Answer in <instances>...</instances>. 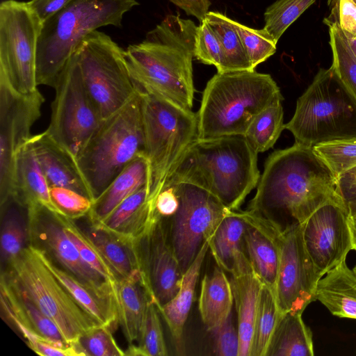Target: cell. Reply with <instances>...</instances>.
<instances>
[{
  "label": "cell",
  "instance_id": "d590c367",
  "mask_svg": "<svg viewBox=\"0 0 356 356\" xmlns=\"http://www.w3.org/2000/svg\"><path fill=\"white\" fill-rule=\"evenodd\" d=\"M2 224L1 231V258L6 263L19 254L28 244L26 220L21 211L24 208L9 198L1 204Z\"/></svg>",
  "mask_w": 356,
  "mask_h": 356
},
{
  "label": "cell",
  "instance_id": "e575fe53",
  "mask_svg": "<svg viewBox=\"0 0 356 356\" xmlns=\"http://www.w3.org/2000/svg\"><path fill=\"white\" fill-rule=\"evenodd\" d=\"M284 129L282 101L270 104L250 122L244 137L257 152L272 148Z\"/></svg>",
  "mask_w": 356,
  "mask_h": 356
},
{
  "label": "cell",
  "instance_id": "1f68e13d",
  "mask_svg": "<svg viewBox=\"0 0 356 356\" xmlns=\"http://www.w3.org/2000/svg\"><path fill=\"white\" fill-rule=\"evenodd\" d=\"M312 333L302 314H280L266 356H313Z\"/></svg>",
  "mask_w": 356,
  "mask_h": 356
},
{
  "label": "cell",
  "instance_id": "8992f818",
  "mask_svg": "<svg viewBox=\"0 0 356 356\" xmlns=\"http://www.w3.org/2000/svg\"><path fill=\"white\" fill-rule=\"evenodd\" d=\"M142 92L104 120L76 159L94 200L129 163L145 154Z\"/></svg>",
  "mask_w": 356,
  "mask_h": 356
},
{
  "label": "cell",
  "instance_id": "f546056e",
  "mask_svg": "<svg viewBox=\"0 0 356 356\" xmlns=\"http://www.w3.org/2000/svg\"><path fill=\"white\" fill-rule=\"evenodd\" d=\"M35 249L46 267L86 312L101 325L109 326L113 330L117 327L118 321L115 300L97 296L75 277L54 263L44 252Z\"/></svg>",
  "mask_w": 356,
  "mask_h": 356
},
{
  "label": "cell",
  "instance_id": "ba28073f",
  "mask_svg": "<svg viewBox=\"0 0 356 356\" xmlns=\"http://www.w3.org/2000/svg\"><path fill=\"white\" fill-rule=\"evenodd\" d=\"M5 264L1 274L54 321L68 344L101 325L50 272L32 245Z\"/></svg>",
  "mask_w": 356,
  "mask_h": 356
},
{
  "label": "cell",
  "instance_id": "3957f363",
  "mask_svg": "<svg viewBox=\"0 0 356 356\" xmlns=\"http://www.w3.org/2000/svg\"><path fill=\"white\" fill-rule=\"evenodd\" d=\"M257 154L242 135L197 138L184 152L165 181L197 186L229 210L237 211L258 184Z\"/></svg>",
  "mask_w": 356,
  "mask_h": 356
},
{
  "label": "cell",
  "instance_id": "4dcf8cb0",
  "mask_svg": "<svg viewBox=\"0 0 356 356\" xmlns=\"http://www.w3.org/2000/svg\"><path fill=\"white\" fill-rule=\"evenodd\" d=\"M234 296L232 284L224 270L216 267L201 282L199 312L209 331L222 323L232 314Z\"/></svg>",
  "mask_w": 356,
  "mask_h": 356
},
{
  "label": "cell",
  "instance_id": "7dc6e473",
  "mask_svg": "<svg viewBox=\"0 0 356 356\" xmlns=\"http://www.w3.org/2000/svg\"><path fill=\"white\" fill-rule=\"evenodd\" d=\"M331 12L323 22L336 23L348 39L356 38V1L328 0Z\"/></svg>",
  "mask_w": 356,
  "mask_h": 356
},
{
  "label": "cell",
  "instance_id": "83f0119b",
  "mask_svg": "<svg viewBox=\"0 0 356 356\" xmlns=\"http://www.w3.org/2000/svg\"><path fill=\"white\" fill-rule=\"evenodd\" d=\"M209 249L208 240L203 244L193 262L184 273L181 286L177 295L168 303L159 308L178 351L182 350L184 325L192 307L197 282Z\"/></svg>",
  "mask_w": 356,
  "mask_h": 356
},
{
  "label": "cell",
  "instance_id": "f907efd6",
  "mask_svg": "<svg viewBox=\"0 0 356 356\" xmlns=\"http://www.w3.org/2000/svg\"><path fill=\"white\" fill-rule=\"evenodd\" d=\"M187 15H192L201 22L209 11V0H169Z\"/></svg>",
  "mask_w": 356,
  "mask_h": 356
},
{
  "label": "cell",
  "instance_id": "db71d44e",
  "mask_svg": "<svg viewBox=\"0 0 356 356\" xmlns=\"http://www.w3.org/2000/svg\"><path fill=\"white\" fill-rule=\"evenodd\" d=\"M340 177L356 182V167L349 170Z\"/></svg>",
  "mask_w": 356,
  "mask_h": 356
},
{
  "label": "cell",
  "instance_id": "f35d334b",
  "mask_svg": "<svg viewBox=\"0 0 356 356\" xmlns=\"http://www.w3.org/2000/svg\"><path fill=\"white\" fill-rule=\"evenodd\" d=\"M63 229L77 248L82 259L108 283L115 286L118 280L96 245L86 233L76 222L75 220L57 213Z\"/></svg>",
  "mask_w": 356,
  "mask_h": 356
},
{
  "label": "cell",
  "instance_id": "9f6ffc18",
  "mask_svg": "<svg viewBox=\"0 0 356 356\" xmlns=\"http://www.w3.org/2000/svg\"><path fill=\"white\" fill-rule=\"evenodd\" d=\"M353 270L355 271V273H356V265L353 267Z\"/></svg>",
  "mask_w": 356,
  "mask_h": 356
},
{
  "label": "cell",
  "instance_id": "5bb4252c",
  "mask_svg": "<svg viewBox=\"0 0 356 356\" xmlns=\"http://www.w3.org/2000/svg\"><path fill=\"white\" fill-rule=\"evenodd\" d=\"M275 239L280 264L274 294L281 314H302L315 300L321 277L309 256L302 237V224L291 223L277 227Z\"/></svg>",
  "mask_w": 356,
  "mask_h": 356
},
{
  "label": "cell",
  "instance_id": "f1b7e54d",
  "mask_svg": "<svg viewBox=\"0 0 356 356\" xmlns=\"http://www.w3.org/2000/svg\"><path fill=\"white\" fill-rule=\"evenodd\" d=\"M232 288L237 314L238 356H250L259 299L263 284L252 271L232 276Z\"/></svg>",
  "mask_w": 356,
  "mask_h": 356
},
{
  "label": "cell",
  "instance_id": "c3c4849f",
  "mask_svg": "<svg viewBox=\"0 0 356 356\" xmlns=\"http://www.w3.org/2000/svg\"><path fill=\"white\" fill-rule=\"evenodd\" d=\"M214 353L220 356H238L239 336L232 314L219 326L212 331Z\"/></svg>",
  "mask_w": 356,
  "mask_h": 356
},
{
  "label": "cell",
  "instance_id": "ee69618b",
  "mask_svg": "<svg viewBox=\"0 0 356 356\" xmlns=\"http://www.w3.org/2000/svg\"><path fill=\"white\" fill-rule=\"evenodd\" d=\"M253 70L276 51L277 42L265 29H254L234 21Z\"/></svg>",
  "mask_w": 356,
  "mask_h": 356
},
{
  "label": "cell",
  "instance_id": "277c9868",
  "mask_svg": "<svg viewBox=\"0 0 356 356\" xmlns=\"http://www.w3.org/2000/svg\"><path fill=\"white\" fill-rule=\"evenodd\" d=\"M283 97L268 74L253 70L217 72L202 93L197 117V138L243 136L264 109Z\"/></svg>",
  "mask_w": 356,
  "mask_h": 356
},
{
  "label": "cell",
  "instance_id": "484cf974",
  "mask_svg": "<svg viewBox=\"0 0 356 356\" xmlns=\"http://www.w3.org/2000/svg\"><path fill=\"white\" fill-rule=\"evenodd\" d=\"M115 294L118 325L129 345L134 343L139 339L147 302L153 298L141 273L118 280Z\"/></svg>",
  "mask_w": 356,
  "mask_h": 356
},
{
  "label": "cell",
  "instance_id": "b9f144b4",
  "mask_svg": "<svg viewBox=\"0 0 356 356\" xmlns=\"http://www.w3.org/2000/svg\"><path fill=\"white\" fill-rule=\"evenodd\" d=\"M312 148L337 179L356 167V137L320 143Z\"/></svg>",
  "mask_w": 356,
  "mask_h": 356
},
{
  "label": "cell",
  "instance_id": "11a10c76",
  "mask_svg": "<svg viewBox=\"0 0 356 356\" xmlns=\"http://www.w3.org/2000/svg\"><path fill=\"white\" fill-rule=\"evenodd\" d=\"M350 43V45L356 56V38L354 39H348Z\"/></svg>",
  "mask_w": 356,
  "mask_h": 356
},
{
  "label": "cell",
  "instance_id": "7402d4cb",
  "mask_svg": "<svg viewBox=\"0 0 356 356\" xmlns=\"http://www.w3.org/2000/svg\"><path fill=\"white\" fill-rule=\"evenodd\" d=\"M31 140L49 186L75 190L94 201L75 158L44 131L32 136Z\"/></svg>",
  "mask_w": 356,
  "mask_h": 356
},
{
  "label": "cell",
  "instance_id": "60d3db41",
  "mask_svg": "<svg viewBox=\"0 0 356 356\" xmlns=\"http://www.w3.org/2000/svg\"><path fill=\"white\" fill-rule=\"evenodd\" d=\"M316 0H277L264 13L263 28L277 42L289 26Z\"/></svg>",
  "mask_w": 356,
  "mask_h": 356
},
{
  "label": "cell",
  "instance_id": "6f0895ef",
  "mask_svg": "<svg viewBox=\"0 0 356 356\" xmlns=\"http://www.w3.org/2000/svg\"><path fill=\"white\" fill-rule=\"evenodd\" d=\"M356 1V0H355Z\"/></svg>",
  "mask_w": 356,
  "mask_h": 356
},
{
  "label": "cell",
  "instance_id": "e0dca14e",
  "mask_svg": "<svg viewBox=\"0 0 356 356\" xmlns=\"http://www.w3.org/2000/svg\"><path fill=\"white\" fill-rule=\"evenodd\" d=\"M346 204L327 203L315 211L302 224L307 252L322 277L346 260L353 250Z\"/></svg>",
  "mask_w": 356,
  "mask_h": 356
},
{
  "label": "cell",
  "instance_id": "d4e9b609",
  "mask_svg": "<svg viewBox=\"0 0 356 356\" xmlns=\"http://www.w3.org/2000/svg\"><path fill=\"white\" fill-rule=\"evenodd\" d=\"M149 165L145 154H140L123 168L93 201L87 217L90 224L104 220L131 195L148 185Z\"/></svg>",
  "mask_w": 356,
  "mask_h": 356
},
{
  "label": "cell",
  "instance_id": "6da1fadb",
  "mask_svg": "<svg viewBox=\"0 0 356 356\" xmlns=\"http://www.w3.org/2000/svg\"><path fill=\"white\" fill-rule=\"evenodd\" d=\"M330 202L346 204L338 179L312 147L295 143L268 157L247 210L280 224H303Z\"/></svg>",
  "mask_w": 356,
  "mask_h": 356
},
{
  "label": "cell",
  "instance_id": "d6986e66",
  "mask_svg": "<svg viewBox=\"0 0 356 356\" xmlns=\"http://www.w3.org/2000/svg\"><path fill=\"white\" fill-rule=\"evenodd\" d=\"M0 286L2 311L23 336L31 334L41 340L64 348L72 346L65 341L54 321L3 274Z\"/></svg>",
  "mask_w": 356,
  "mask_h": 356
},
{
  "label": "cell",
  "instance_id": "9c48e42d",
  "mask_svg": "<svg viewBox=\"0 0 356 356\" xmlns=\"http://www.w3.org/2000/svg\"><path fill=\"white\" fill-rule=\"evenodd\" d=\"M142 95L149 195L155 198L181 156L197 138V117L192 110L162 98L143 92Z\"/></svg>",
  "mask_w": 356,
  "mask_h": 356
},
{
  "label": "cell",
  "instance_id": "f5cc1de1",
  "mask_svg": "<svg viewBox=\"0 0 356 356\" xmlns=\"http://www.w3.org/2000/svg\"><path fill=\"white\" fill-rule=\"evenodd\" d=\"M346 205L349 210L348 224L352 236L353 250L356 251V204Z\"/></svg>",
  "mask_w": 356,
  "mask_h": 356
},
{
  "label": "cell",
  "instance_id": "cb8c5ba5",
  "mask_svg": "<svg viewBox=\"0 0 356 356\" xmlns=\"http://www.w3.org/2000/svg\"><path fill=\"white\" fill-rule=\"evenodd\" d=\"M245 222L231 211L209 239V246L218 267L232 276L252 271L245 248Z\"/></svg>",
  "mask_w": 356,
  "mask_h": 356
},
{
  "label": "cell",
  "instance_id": "7bdbcfd3",
  "mask_svg": "<svg viewBox=\"0 0 356 356\" xmlns=\"http://www.w3.org/2000/svg\"><path fill=\"white\" fill-rule=\"evenodd\" d=\"M194 58L202 63L214 65L217 69V72H228L226 58L220 42L204 19L197 27Z\"/></svg>",
  "mask_w": 356,
  "mask_h": 356
},
{
  "label": "cell",
  "instance_id": "2e32d148",
  "mask_svg": "<svg viewBox=\"0 0 356 356\" xmlns=\"http://www.w3.org/2000/svg\"><path fill=\"white\" fill-rule=\"evenodd\" d=\"M44 102L38 89L23 94L0 76L1 204L10 196L17 152L32 136L31 127L40 116Z\"/></svg>",
  "mask_w": 356,
  "mask_h": 356
},
{
  "label": "cell",
  "instance_id": "7c38bea8",
  "mask_svg": "<svg viewBox=\"0 0 356 356\" xmlns=\"http://www.w3.org/2000/svg\"><path fill=\"white\" fill-rule=\"evenodd\" d=\"M47 132L75 159L104 121L84 87L75 61L70 57L55 86Z\"/></svg>",
  "mask_w": 356,
  "mask_h": 356
},
{
  "label": "cell",
  "instance_id": "f6af8a7d",
  "mask_svg": "<svg viewBox=\"0 0 356 356\" xmlns=\"http://www.w3.org/2000/svg\"><path fill=\"white\" fill-rule=\"evenodd\" d=\"M113 330L109 326L99 325L82 335L76 344L84 356L126 355L117 343Z\"/></svg>",
  "mask_w": 356,
  "mask_h": 356
},
{
  "label": "cell",
  "instance_id": "8d00e7d4",
  "mask_svg": "<svg viewBox=\"0 0 356 356\" xmlns=\"http://www.w3.org/2000/svg\"><path fill=\"white\" fill-rule=\"evenodd\" d=\"M280 314L274 293L263 284L254 321L250 356H266Z\"/></svg>",
  "mask_w": 356,
  "mask_h": 356
},
{
  "label": "cell",
  "instance_id": "44dd1931",
  "mask_svg": "<svg viewBox=\"0 0 356 356\" xmlns=\"http://www.w3.org/2000/svg\"><path fill=\"white\" fill-rule=\"evenodd\" d=\"M154 201L147 185L125 199L104 220L94 225L126 243L136 244L161 218L155 213Z\"/></svg>",
  "mask_w": 356,
  "mask_h": 356
},
{
  "label": "cell",
  "instance_id": "ab89813d",
  "mask_svg": "<svg viewBox=\"0 0 356 356\" xmlns=\"http://www.w3.org/2000/svg\"><path fill=\"white\" fill-rule=\"evenodd\" d=\"M159 310L150 298L141 327L138 345L129 344L126 355L166 356L168 355L159 317Z\"/></svg>",
  "mask_w": 356,
  "mask_h": 356
},
{
  "label": "cell",
  "instance_id": "681fc988",
  "mask_svg": "<svg viewBox=\"0 0 356 356\" xmlns=\"http://www.w3.org/2000/svg\"><path fill=\"white\" fill-rule=\"evenodd\" d=\"M72 0H31L27 1L31 10L42 22L57 13Z\"/></svg>",
  "mask_w": 356,
  "mask_h": 356
},
{
  "label": "cell",
  "instance_id": "bcb514c9",
  "mask_svg": "<svg viewBox=\"0 0 356 356\" xmlns=\"http://www.w3.org/2000/svg\"><path fill=\"white\" fill-rule=\"evenodd\" d=\"M49 193L60 214L72 220L87 216L93 204L88 196L69 188L51 186Z\"/></svg>",
  "mask_w": 356,
  "mask_h": 356
},
{
  "label": "cell",
  "instance_id": "5b68a950",
  "mask_svg": "<svg viewBox=\"0 0 356 356\" xmlns=\"http://www.w3.org/2000/svg\"><path fill=\"white\" fill-rule=\"evenodd\" d=\"M136 0H72L42 22L38 40L37 84L54 87L67 60L90 33L99 28L121 26Z\"/></svg>",
  "mask_w": 356,
  "mask_h": 356
},
{
  "label": "cell",
  "instance_id": "d6a6232c",
  "mask_svg": "<svg viewBox=\"0 0 356 356\" xmlns=\"http://www.w3.org/2000/svg\"><path fill=\"white\" fill-rule=\"evenodd\" d=\"M86 232L113 270L118 281L141 273L136 243H126L91 224Z\"/></svg>",
  "mask_w": 356,
  "mask_h": 356
},
{
  "label": "cell",
  "instance_id": "74e56055",
  "mask_svg": "<svg viewBox=\"0 0 356 356\" xmlns=\"http://www.w3.org/2000/svg\"><path fill=\"white\" fill-rule=\"evenodd\" d=\"M324 23L329 27L331 67L356 102V56L339 26L334 22Z\"/></svg>",
  "mask_w": 356,
  "mask_h": 356
},
{
  "label": "cell",
  "instance_id": "7a4b0ae2",
  "mask_svg": "<svg viewBox=\"0 0 356 356\" xmlns=\"http://www.w3.org/2000/svg\"><path fill=\"white\" fill-rule=\"evenodd\" d=\"M197 27L189 19L170 15L143 40L124 50L129 72L139 90L192 110Z\"/></svg>",
  "mask_w": 356,
  "mask_h": 356
},
{
  "label": "cell",
  "instance_id": "ffe728a7",
  "mask_svg": "<svg viewBox=\"0 0 356 356\" xmlns=\"http://www.w3.org/2000/svg\"><path fill=\"white\" fill-rule=\"evenodd\" d=\"M248 222L243 241L252 270L274 293L280 264L275 232L280 223L257 214H252Z\"/></svg>",
  "mask_w": 356,
  "mask_h": 356
},
{
  "label": "cell",
  "instance_id": "816d5d0a",
  "mask_svg": "<svg viewBox=\"0 0 356 356\" xmlns=\"http://www.w3.org/2000/svg\"><path fill=\"white\" fill-rule=\"evenodd\" d=\"M338 185L346 204H356V182L340 177L338 179Z\"/></svg>",
  "mask_w": 356,
  "mask_h": 356
},
{
  "label": "cell",
  "instance_id": "4316f807",
  "mask_svg": "<svg viewBox=\"0 0 356 356\" xmlns=\"http://www.w3.org/2000/svg\"><path fill=\"white\" fill-rule=\"evenodd\" d=\"M316 300L334 316L356 319V273L348 266L346 260L319 280Z\"/></svg>",
  "mask_w": 356,
  "mask_h": 356
},
{
  "label": "cell",
  "instance_id": "ac0fdd59",
  "mask_svg": "<svg viewBox=\"0 0 356 356\" xmlns=\"http://www.w3.org/2000/svg\"><path fill=\"white\" fill-rule=\"evenodd\" d=\"M161 218L137 243L140 270L158 309L179 291L183 273Z\"/></svg>",
  "mask_w": 356,
  "mask_h": 356
},
{
  "label": "cell",
  "instance_id": "603a6c76",
  "mask_svg": "<svg viewBox=\"0 0 356 356\" xmlns=\"http://www.w3.org/2000/svg\"><path fill=\"white\" fill-rule=\"evenodd\" d=\"M49 188L30 138L17 152L9 198L25 209L41 204L60 214L51 200Z\"/></svg>",
  "mask_w": 356,
  "mask_h": 356
},
{
  "label": "cell",
  "instance_id": "9a60e30c",
  "mask_svg": "<svg viewBox=\"0 0 356 356\" xmlns=\"http://www.w3.org/2000/svg\"><path fill=\"white\" fill-rule=\"evenodd\" d=\"M26 222L28 243L41 250L54 263L97 296L116 301L115 286L82 259L74 244L65 234L57 213L43 205L35 204L26 209Z\"/></svg>",
  "mask_w": 356,
  "mask_h": 356
},
{
  "label": "cell",
  "instance_id": "836d02e7",
  "mask_svg": "<svg viewBox=\"0 0 356 356\" xmlns=\"http://www.w3.org/2000/svg\"><path fill=\"white\" fill-rule=\"evenodd\" d=\"M204 19L220 42L228 72L253 70L234 20L213 11H208Z\"/></svg>",
  "mask_w": 356,
  "mask_h": 356
},
{
  "label": "cell",
  "instance_id": "8fae6325",
  "mask_svg": "<svg viewBox=\"0 0 356 356\" xmlns=\"http://www.w3.org/2000/svg\"><path fill=\"white\" fill-rule=\"evenodd\" d=\"M42 24L27 2L1 3L0 76L23 94L38 89L37 47Z\"/></svg>",
  "mask_w": 356,
  "mask_h": 356
},
{
  "label": "cell",
  "instance_id": "30bf717a",
  "mask_svg": "<svg viewBox=\"0 0 356 356\" xmlns=\"http://www.w3.org/2000/svg\"><path fill=\"white\" fill-rule=\"evenodd\" d=\"M70 57L103 120L120 110L138 92L127 65L124 50L108 35L97 30L92 32Z\"/></svg>",
  "mask_w": 356,
  "mask_h": 356
},
{
  "label": "cell",
  "instance_id": "4fadbf2b",
  "mask_svg": "<svg viewBox=\"0 0 356 356\" xmlns=\"http://www.w3.org/2000/svg\"><path fill=\"white\" fill-rule=\"evenodd\" d=\"M175 184L179 204L170 218V243L184 274L205 241L232 210L204 189L183 181ZM165 219V218H164Z\"/></svg>",
  "mask_w": 356,
  "mask_h": 356
},
{
  "label": "cell",
  "instance_id": "52a82bcc",
  "mask_svg": "<svg viewBox=\"0 0 356 356\" xmlns=\"http://www.w3.org/2000/svg\"><path fill=\"white\" fill-rule=\"evenodd\" d=\"M284 129L311 147L356 137V102L331 67L319 70Z\"/></svg>",
  "mask_w": 356,
  "mask_h": 356
}]
</instances>
